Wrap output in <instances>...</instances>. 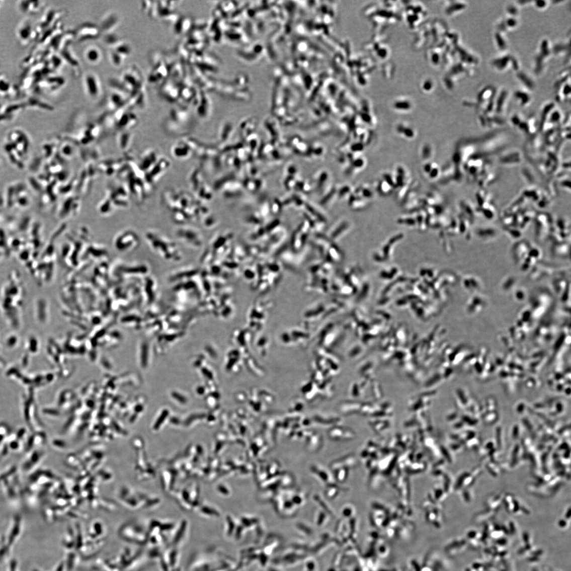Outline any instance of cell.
<instances>
[{
  "label": "cell",
  "mask_w": 571,
  "mask_h": 571,
  "mask_svg": "<svg viewBox=\"0 0 571 571\" xmlns=\"http://www.w3.org/2000/svg\"><path fill=\"white\" fill-rule=\"evenodd\" d=\"M120 79L130 91V95L134 92L144 90L142 75L136 66L132 65L124 70Z\"/></svg>",
  "instance_id": "6da1fadb"
},
{
  "label": "cell",
  "mask_w": 571,
  "mask_h": 571,
  "mask_svg": "<svg viewBox=\"0 0 571 571\" xmlns=\"http://www.w3.org/2000/svg\"><path fill=\"white\" fill-rule=\"evenodd\" d=\"M83 85L87 96L91 100H98L102 97V81L96 72H87L83 77Z\"/></svg>",
  "instance_id": "7a4b0ae2"
},
{
  "label": "cell",
  "mask_w": 571,
  "mask_h": 571,
  "mask_svg": "<svg viewBox=\"0 0 571 571\" xmlns=\"http://www.w3.org/2000/svg\"><path fill=\"white\" fill-rule=\"evenodd\" d=\"M74 32L75 41L79 44L97 40L102 35L99 26L90 22L81 24Z\"/></svg>",
  "instance_id": "3957f363"
},
{
  "label": "cell",
  "mask_w": 571,
  "mask_h": 571,
  "mask_svg": "<svg viewBox=\"0 0 571 571\" xmlns=\"http://www.w3.org/2000/svg\"><path fill=\"white\" fill-rule=\"evenodd\" d=\"M121 24V19L119 15L114 12L107 13L101 20L99 25L102 35H105L114 33Z\"/></svg>",
  "instance_id": "277c9868"
},
{
  "label": "cell",
  "mask_w": 571,
  "mask_h": 571,
  "mask_svg": "<svg viewBox=\"0 0 571 571\" xmlns=\"http://www.w3.org/2000/svg\"><path fill=\"white\" fill-rule=\"evenodd\" d=\"M62 59L74 71L76 76H79L81 72V64L77 56L72 51L71 45L68 46L60 51Z\"/></svg>",
  "instance_id": "5b68a950"
},
{
  "label": "cell",
  "mask_w": 571,
  "mask_h": 571,
  "mask_svg": "<svg viewBox=\"0 0 571 571\" xmlns=\"http://www.w3.org/2000/svg\"><path fill=\"white\" fill-rule=\"evenodd\" d=\"M84 57L87 62L92 65H98L102 61L103 52L98 45H90L84 51Z\"/></svg>",
  "instance_id": "8992f818"
},
{
  "label": "cell",
  "mask_w": 571,
  "mask_h": 571,
  "mask_svg": "<svg viewBox=\"0 0 571 571\" xmlns=\"http://www.w3.org/2000/svg\"><path fill=\"white\" fill-rule=\"evenodd\" d=\"M129 98L123 93L112 90L107 97L108 107L112 109L121 108L127 105Z\"/></svg>",
  "instance_id": "52a82bcc"
},
{
  "label": "cell",
  "mask_w": 571,
  "mask_h": 571,
  "mask_svg": "<svg viewBox=\"0 0 571 571\" xmlns=\"http://www.w3.org/2000/svg\"><path fill=\"white\" fill-rule=\"evenodd\" d=\"M110 49L115 51L126 59L132 54V47L127 40L121 38L118 42Z\"/></svg>",
  "instance_id": "ba28073f"
},
{
  "label": "cell",
  "mask_w": 571,
  "mask_h": 571,
  "mask_svg": "<svg viewBox=\"0 0 571 571\" xmlns=\"http://www.w3.org/2000/svg\"><path fill=\"white\" fill-rule=\"evenodd\" d=\"M108 56L110 63L116 68L121 67L126 60L117 52L111 49L109 50Z\"/></svg>",
  "instance_id": "9c48e42d"
},
{
  "label": "cell",
  "mask_w": 571,
  "mask_h": 571,
  "mask_svg": "<svg viewBox=\"0 0 571 571\" xmlns=\"http://www.w3.org/2000/svg\"><path fill=\"white\" fill-rule=\"evenodd\" d=\"M202 511L204 512V513H205L206 514H211H211L212 515L216 514V513L214 511L211 510V509L208 508H203Z\"/></svg>",
  "instance_id": "30bf717a"
},
{
  "label": "cell",
  "mask_w": 571,
  "mask_h": 571,
  "mask_svg": "<svg viewBox=\"0 0 571 571\" xmlns=\"http://www.w3.org/2000/svg\"><path fill=\"white\" fill-rule=\"evenodd\" d=\"M219 490L221 493H222L224 494H227L228 493V491H227V490L225 488V487H223V486H220L219 487Z\"/></svg>",
  "instance_id": "8fae6325"
}]
</instances>
